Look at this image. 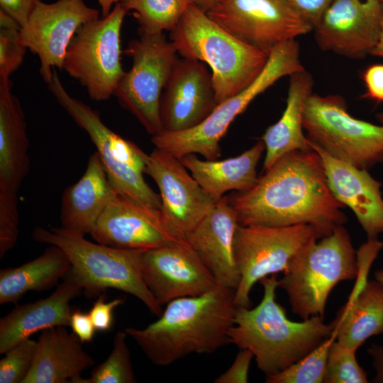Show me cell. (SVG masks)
Masks as SVG:
<instances>
[{
  "label": "cell",
  "instance_id": "1",
  "mask_svg": "<svg viewBox=\"0 0 383 383\" xmlns=\"http://www.w3.org/2000/svg\"><path fill=\"white\" fill-rule=\"evenodd\" d=\"M239 225L308 224L318 239L347 222L345 207L333 195L319 154L311 147L276 161L252 188L227 197Z\"/></svg>",
  "mask_w": 383,
  "mask_h": 383
},
{
  "label": "cell",
  "instance_id": "2",
  "mask_svg": "<svg viewBox=\"0 0 383 383\" xmlns=\"http://www.w3.org/2000/svg\"><path fill=\"white\" fill-rule=\"evenodd\" d=\"M235 289L217 286L199 296L174 299L155 322L125 332L155 365L167 366L191 354H210L230 344L237 309Z\"/></svg>",
  "mask_w": 383,
  "mask_h": 383
},
{
  "label": "cell",
  "instance_id": "3",
  "mask_svg": "<svg viewBox=\"0 0 383 383\" xmlns=\"http://www.w3.org/2000/svg\"><path fill=\"white\" fill-rule=\"evenodd\" d=\"M277 274L262 279L263 297L255 307H237L229 331L230 343L251 351L266 376L283 371L304 358L333 335V325L315 316L289 320L276 301Z\"/></svg>",
  "mask_w": 383,
  "mask_h": 383
},
{
  "label": "cell",
  "instance_id": "4",
  "mask_svg": "<svg viewBox=\"0 0 383 383\" xmlns=\"http://www.w3.org/2000/svg\"><path fill=\"white\" fill-rule=\"evenodd\" d=\"M170 40L182 58L210 67L217 104L246 88L261 72L270 54L240 41L193 4L170 31Z\"/></svg>",
  "mask_w": 383,
  "mask_h": 383
},
{
  "label": "cell",
  "instance_id": "5",
  "mask_svg": "<svg viewBox=\"0 0 383 383\" xmlns=\"http://www.w3.org/2000/svg\"><path fill=\"white\" fill-rule=\"evenodd\" d=\"M32 238L37 242L60 248L71 267L66 274L83 289L87 296H99L109 289L123 292L142 301L159 317L161 306L147 287L141 273L144 250L116 248L85 239L62 228L46 230L36 227Z\"/></svg>",
  "mask_w": 383,
  "mask_h": 383
},
{
  "label": "cell",
  "instance_id": "6",
  "mask_svg": "<svg viewBox=\"0 0 383 383\" xmlns=\"http://www.w3.org/2000/svg\"><path fill=\"white\" fill-rule=\"evenodd\" d=\"M359 273L357 251L341 225L296 255L278 279V287L287 293L292 313L302 320L323 318L332 289L340 282L357 278Z\"/></svg>",
  "mask_w": 383,
  "mask_h": 383
},
{
  "label": "cell",
  "instance_id": "7",
  "mask_svg": "<svg viewBox=\"0 0 383 383\" xmlns=\"http://www.w3.org/2000/svg\"><path fill=\"white\" fill-rule=\"evenodd\" d=\"M304 70L299 43L295 39L283 42L270 52L265 66L246 88L218 104L202 122L185 131H162L152 137V143L178 159L193 153L218 160L221 155L219 143L234 119L277 80Z\"/></svg>",
  "mask_w": 383,
  "mask_h": 383
},
{
  "label": "cell",
  "instance_id": "8",
  "mask_svg": "<svg viewBox=\"0 0 383 383\" xmlns=\"http://www.w3.org/2000/svg\"><path fill=\"white\" fill-rule=\"evenodd\" d=\"M48 84L59 104L89 135L115 191L142 204L160 209V194L143 177L148 155L132 141L109 128L97 111L70 96L55 69L52 81Z\"/></svg>",
  "mask_w": 383,
  "mask_h": 383
},
{
  "label": "cell",
  "instance_id": "9",
  "mask_svg": "<svg viewBox=\"0 0 383 383\" xmlns=\"http://www.w3.org/2000/svg\"><path fill=\"white\" fill-rule=\"evenodd\" d=\"M303 124L309 140L338 160L367 170L383 162V125L351 116L340 96L312 94Z\"/></svg>",
  "mask_w": 383,
  "mask_h": 383
},
{
  "label": "cell",
  "instance_id": "10",
  "mask_svg": "<svg viewBox=\"0 0 383 383\" xmlns=\"http://www.w3.org/2000/svg\"><path fill=\"white\" fill-rule=\"evenodd\" d=\"M128 11L119 2L103 18L81 26L72 38L62 70L78 80L90 99L107 100L123 76L121 30Z\"/></svg>",
  "mask_w": 383,
  "mask_h": 383
},
{
  "label": "cell",
  "instance_id": "11",
  "mask_svg": "<svg viewBox=\"0 0 383 383\" xmlns=\"http://www.w3.org/2000/svg\"><path fill=\"white\" fill-rule=\"evenodd\" d=\"M126 55L132 66L125 72L114 96L152 136L163 131L160 116L162 91L177 60V52L163 33L140 32L129 42Z\"/></svg>",
  "mask_w": 383,
  "mask_h": 383
},
{
  "label": "cell",
  "instance_id": "12",
  "mask_svg": "<svg viewBox=\"0 0 383 383\" xmlns=\"http://www.w3.org/2000/svg\"><path fill=\"white\" fill-rule=\"evenodd\" d=\"M318 239L308 224L289 226H238L234 236V257L240 273L235 292L237 307H250L252 287L262 279L284 272L292 259Z\"/></svg>",
  "mask_w": 383,
  "mask_h": 383
},
{
  "label": "cell",
  "instance_id": "13",
  "mask_svg": "<svg viewBox=\"0 0 383 383\" xmlns=\"http://www.w3.org/2000/svg\"><path fill=\"white\" fill-rule=\"evenodd\" d=\"M206 13L240 41L268 53L313 30L286 0H220Z\"/></svg>",
  "mask_w": 383,
  "mask_h": 383
},
{
  "label": "cell",
  "instance_id": "14",
  "mask_svg": "<svg viewBox=\"0 0 383 383\" xmlns=\"http://www.w3.org/2000/svg\"><path fill=\"white\" fill-rule=\"evenodd\" d=\"M99 18V11L84 0L39 2L21 28L26 47L40 60V74L45 83L52 81L55 68L62 70L67 48L79 28Z\"/></svg>",
  "mask_w": 383,
  "mask_h": 383
},
{
  "label": "cell",
  "instance_id": "15",
  "mask_svg": "<svg viewBox=\"0 0 383 383\" xmlns=\"http://www.w3.org/2000/svg\"><path fill=\"white\" fill-rule=\"evenodd\" d=\"M187 170L179 159L155 148L144 171L158 187L166 223L184 240L216 203Z\"/></svg>",
  "mask_w": 383,
  "mask_h": 383
},
{
  "label": "cell",
  "instance_id": "16",
  "mask_svg": "<svg viewBox=\"0 0 383 383\" xmlns=\"http://www.w3.org/2000/svg\"><path fill=\"white\" fill-rule=\"evenodd\" d=\"M382 28L381 0H333L313 30L322 50L362 59L371 55Z\"/></svg>",
  "mask_w": 383,
  "mask_h": 383
},
{
  "label": "cell",
  "instance_id": "17",
  "mask_svg": "<svg viewBox=\"0 0 383 383\" xmlns=\"http://www.w3.org/2000/svg\"><path fill=\"white\" fill-rule=\"evenodd\" d=\"M90 235L98 243L130 250H148L186 242L171 231L160 209L116 192Z\"/></svg>",
  "mask_w": 383,
  "mask_h": 383
},
{
  "label": "cell",
  "instance_id": "18",
  "mask_svg": "<svg viewBox=\"0 0 383 383\" xmlns=\"http://www.w3.org/2000/svg\"><path fill=\"white\" fill-rule=\"evenodd\" d=\"M141 273L161 306L178 298L203 294L218 286L187 241L144 250Z\"/></svg>",
  "mask_w": 383,
  "mask_h": 383
},
{
  "label": "cell",
  "instance_id": "19",
  "mask_svg": "<svg viewBox=\"0 0 383 383\" xmlns=\"http://www.w3.org/2000/svg\"><path fill=\"white\" fill-rule=\"evenodd\" d=\"M211 72L205 63L177 59L162 94L163 131H185L202 122L217 106Z\"/></svg>",
  "mask_w": 383,
  "mask_h": 383
},
{
  "label": "cell",
  "instance_id": "20",
  "mask_svg": "<svg viewBox=\"0 0 383 383\" xmlns=\"http://www.w3.org/2000/svg\"><path fill=\"white\" fill-rule=\"evenodd\" d=\"M319 154L329 188L334 197L349 207L365 232L367 239L383 233L382 183L367 170L338 160L309 141Z\"/></svg>",
  "mask_w": 383,
  "mask_h": 383
},
{
  "label": "cell",
  "instance_id": "21",
  "mask_svg": "<svg viewBox=\"0 0 383 383\" xmlns=\"http://www.w3.org/2000/svg\"><path fill=\"white\" fill-rule=\"evenodd\" d=\"M238 226L236 213L223 196L186 238L217 284L234 289L240 279L233 245Z\"/></svg>",
  "mask_w": 383,
  "mask_h": 383
},
{
  "label": "cell",
  "instance_id": "22",
  "mask_svg": "<svg viewBox=\"0 0 383 383\" xmlns=\"http://www.w3.org/2000/svg\"><path fill=\"white\" fill-rule=\"evenodd\" d=\"M48 297L16 306L0 319V354L33 334L56 326H70V301L82 288L69 275Z\"/></svg>",
  "mask_w": 383,
  "mask_h": 383
},
{
  "label": "cell",
  "instance_id": "23",
  "mask_svg": "<svg viewBox=\"0 0 383 383\" xmlns=\"http://www.w3.org/2000/svg\"><path fill=\"white\" fill-rule=\"evenodd\" d=\"M65 326L42 331L36 340L32 367L23 383H78L95 361L83 343Z\"/></svg>",
  "mask_w": 383,
  "mask_h": 383
},
{
  "label": "cell",
  "instance_id": "24",
  "mask_svg": "<svg viewBox=\"0 0 383 383\" xmlns=\"http://www.w3.org/2000/svg\"><path fill=\"white\" fill-rule=\"evenodd\" d=\"M11 81L0 80V196L17 198L30 168L26 123Z\"/></svg>",
  "mask_w": 383,
  "mask_h": 383
},
{
  "label": "cell",
  "instance_id": "25",
  "mask_svg": "<svg viewBox=\"0 0 383 383\" xmlns=\"http://www.w3.org/2000/svg\"><path fill=\"white\" fill-rule=\"evenodd\" d=\"M115 193L99 155L94 152L82 177L63 193L61 228L84 236L90 234Z\"/></svg>",
  "mask_w": 383,
  "mask_h": 383
},
{
  "label": "cell",
  "instance_id": "26",
  "mask_svg": "<svg viewBox=\"0 0 383 383\" xmlns=\"http://www.w3.org/2000/svg\"><path fill=\"white\" fill-rule=\"evenodd\" d=\"M359 263L362 279L332 321L335 340L355 350L367 338L383 333V284L362 277L366 262Z\"/></svg>",
  "mask_w": 383,
  "mask_h": 383
},
{
  "label": "cell",
  "instance_id": "27",
  "mask_svg": "<svg viewBox=\"0 0 383 383\" xmlns=\"http://www.w3.org/2000/svg\"><path fill=\"white\" fill-rule=\"evenodd\" d=\"M313 79L305 70L289 76L285 109L280 118L269 126L260 140L265 146L263 170L270 169L283 155L294 150L311 148L304 133V114L313 94Z\"/></svg>",
  "mask_w": 383,
  "mask_h": 383
},
{
  "label": "cell",
  "instance_id": "28",
  "mask_svg": "<svg viewBox=\"0 0 383 383\" xmlns=\"http://www.w3.org/2000/svg\"><path fill=\"white\" fill-rule=\"evenodd\" d=\"M265 150L260 140L238 156L223 160H202L195 154L179 158L192 177L216 202L231 190L246 192L257 182V166Z\"/></svg>",
  "mask_w": 383,
  "mask_h": 383
},
{
  "label": "cell",
  "instance_id": "29",
  "mask_svg": "<svg viewBox=\"0 0 383 383\" xmlns=\"http://www.w3.org/2000/svg\"><path fill=\"white\" fill-rule=\"evenodd\" d=\"M71 267L65 252L53 245L35 259L0 271V304H16L26 292L57 286Z\"/></svg>",
  "mask_w": 383,
  "mask_h": 383
},
{
  "label": "cell",
  "instance_id": "30",
  "mask_svg": "<svg viewBox=\"0 0 383 383\" xmlns=\"http://www.w3.org/2000/svg\"><path fill=\"white\" fill-rule=\"evenodd\" d=\"M128 11H134L141 33L172 30L188 6L189 0H121Z\"/></svg>",
  "mask_w": 383,
  "mask_h": 383
},
{
  "label": "cell",
  "instance_id": "31",
  "mask_svg": "<svg viewBox=\"0 0 383 383\" xmlns=\"http://www.w3.org/2000/svg\"><path fill=\"white\" fill-rule=\"evenodd\" d=\"M128 335L118 331L113 338V347L107 359L94 367L89 378H81L78 383H135L137 382L126 344Z\"/></svg>",
  "mask_w": 383,
  "mask_h": 383
},
{
  "label": "cell",
  "instance_id": "32",
  "mask_svg": "<svg viewBox=\"0 0 383 383\" xmlns=\"http://www.w3.org/2000/svg\"><path fill=\"white\" fill-rule=\"evenodd\" d=\"M334 334L301 360L277 374L267 375V383H323L329 349Z\"/></svg>",
  "mask_w": 383,
  "mask_h": 383
},
{
  "label": "cell",
  "instance_id": "33",
  "mask_svg": "<svg viewBox=\"0 0 383 383\" xmlns=\"http://www.w3.org/2000/svg\"><path fill=\"white\" fill-rule=\"evenodd\" d=\"M21 29L10 15L0 10V80H10L23 61L28 48L22 41Z\"/></svg>",
  "mask_w": 383,
  "mask_h": 383
},
{
  "label": "cell",
  "instance_id": "34",
  "mask_svg": "<svg viewBox=\"0 0 383 383\" xmlns=\"http://www.w3.org/2000/svg\"><path fill=\"white\" fill-rule=\"evenodd\" d=\"M356 351L335 340L329 349L323 383L368 382L367 372L357 360Z\"/></svg>",
  "mask_w": 383,
  "mask_h": 383
},
{
  "label": "cell",
  "instance_id": "35",
  "mask_svg": "<svg viewBox=\"0 0 383 383\" xmlns=\"http://www.w3.org/2000/svg\"><path fill=\"white\" fill-rule=\"evenodd\" d=\"M35 344L26 338L4 353L0 360V383H23L33 365Z\"/></svg>",
  "mask_w": 383,
  "mask_h": 383
},
{
  "label": "cell",
  "instance_id": "36",
  "mask_svg": "<svg viewBox=\"0 0 383 383\" xmlns=\"http://www.w3.org/2000/svg\"><path fill=\"white\" fill-rule=\"evenodd\" d=\"M105 293L100 294L94 302L89 314L96 331H109L113 322L114 309L123 305L126 301L124 298H116L106 302Z\"/></svg>",
  "mask_w": 383,
  "mask_h": 383
},
{
  "label": "cell",
  "instance_id": "37",
  "mask_svg": "<svg viewBox=\"0 0 383 383\" xmlns=\"http://www.w3.org/2000/svg\"><path fill=\"white\" fill-rule=\"evenodd\" d=\"M254 355L247 349H240L230 367L218 376L216 383H246L248 382L250 365Z\"/></svg>",
  "mask_w": 383,
  "mask_h": 383
},
{
  "label": "cell",
  "instance_id": "38",
  "mask_svg": "<svg viewBox=\"0 0 383 383\" xmlns=\"http://www.w3.org/2000/svg\"><path fill=\"white\" fill-rule=\"evenodd\" d=\"M362 77L366 87L362 97L383 102V64L367 67L362 72Z\"/></svg>",
  "mask_w": 383,
  "mask_h": 383
},
{
  "label": "cell",
  "instance_id": "39",
  "mask_svg": "<svg viewBox=\"0 0 383 383\" xmlns=\"http://www.w3.org/2000/svg\"><path fill=\"white\" fill-rule=\"evenodd\" d=\"M286 1L312 26L313 30L333 0Z\"/></svg>",
  "mask_w": 383,
  "mask_h": 383
},
{
  "label": "cell",
  "instance_id": "40",
  "mask_svg": "<svg viewBox=\"0 0 383 383\" xmlns=\"http://www.w3.org/2000/svg\"><path fill=\"white\" fill-rule=\"evenodd\" d=\"M42 0H0V9L23 27L37 4Z\"/></svg>",
  "mask_w": 383,
  "mask_h": 383
},
{
  "label": "cell",
  "instance_id": "41",
  "mask_svg": "<svg viewBox=\"0 0 383 383\" xmlns=\"http://www.w3.org/2000/svg\"><path fill=\"white\" fill-rule=\"evenodd\" d=\"M70 326L72 332L84 343L91 342L96 331L89 313L79 309L72 312Z\"/></svg>",
  "mask_w": 383,
  "mask_h": 383
},
{
  "label": "cell",
  "instance_id": "42",
  "mask_svg": "<svg viewBox=\"0 0 383 383\" xmlns=\"http://www.w3.org/2000/svg\"><path fill=\"white\" fill-rule=\"evenodd\" d=\"M367 351L372 357V365L375 370V376L372 382L383 383V345L372 343Z\"/></svg>",
  "mask_w": 383,
  "mask_h": 383
},
{
  "label": "cell",
  "instance_id": "43",
  "mask_svg": "<svg viewBox=\"0 0 383 383\" xmlns=\"http://www.w3.org/2000/svg\"><path fill=\"white\" fill-rule=\"evenodd\" d=\"M97 1L101 7L103 16H106L121 0H97Z\"/></svg>",
  "mask_w": 383,
  "mask_h": 383
},
{
  "label": "cell",
  "instance_id": "44",
  "mask_svg": "<svg viewBox=\"0 0 383 383\" xmlns=\"http://www.w3.org/2000/svg\"><path fill=\"white\" fill-rule=\"evenodd\" d=\"M220 0H189L190 4L206 12Z\"/></svg>",
  "mask_w": 383,
  "mask_h": 383
},
{
  "label": "cell",
  "instance_id": "45",
  "mask_svg": "<svg viewBox=\"0 0 383 383\" xmlns=\"http://www.w3.org/2000/svg\"><path fill=\"white\" fill-rule=\"evenodd\" d=\"M371 55L383 58V28L378 43L372 51Z\"/></svg>",
  "mask_w": 383,
  "mask_h": 383
},
{
  "label": "cell",
  "instance_id": "46",
  "mask_svg": "<svg viewBox=\"0 0 383 383\" xmlns=\"http://www.w3.org/2000/svg\"><path fill=\"white\" fill-rule=\"evenodd\" d=\"M375 279L383 284V267L374 273Z\"/></svg>",
  "mask_w": 383,
  "mask_h": 383
},
{
  "label": "cell",
  "instance_id": "47",
  "mask_svg": "<svg viewBox=\"0 0 383 383\" xmlns=\"http://www.w3.org/2000/svg\"><path fill=\"white\" fill-rule=\"evenodd\" d=\"M377 118L381 125H383V111L377 114Z\"/></svg>",
  "mask_w": 383,
  "mask_h": 383
},
{
  "label": "cell",
  "instance_id": "48",
  "mask_svg": "<svg viewBox=\"0 0 383 383\" xmlns=\"http://www.w3.org/2000/svg\"><path fill=\"white\" fill-rule=\"evenodd\" d=\"M1 207V206H0ZM18 207V206H17ZM1 208H16V207H1Z\"/></svg>",
  "mask_w": 383,
  "mask_h": 383
},
{
  "label": "cell",
  "instance_id": "49",
  "mask_svg": "<svg viewBox=\"0 0 383 383\" xmlns=\"http://www.w3.org/2000/svg\"><path fill=\"white\" fill-rule=\"evenodd\" d=\"M382 4H383V0H382Z\"/></svg>",
  "mask_w": 383,
  "mask_h": 383
},
{
  "label": "cell",
  "instance_id": "50",
  "mask_svg": "<svg viewBox=\"0 0 383 383\" xmlns=\"http://www.w3.org/2000/svg\"><path fill=\"white\" fill-rule=\"evenodd\" d=\"M382 1V0H381Z\"/></svg>",
  "mask_w": 383,
  "mask_h": 383
}]
</instances>
